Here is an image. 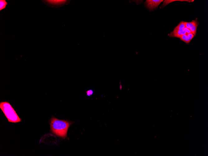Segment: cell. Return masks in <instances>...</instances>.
Here are the masks:
<instances>
[{
  "instance_id": "cell-1",
  "label": "cell",
  "mask_w": 208,
  "mask_h": 156,
  "mask_svg": "<svg viewBox=\"0 0 208 156\" xmlns=\"http://www.w3.org/2000/svg\"><path fill=\"white\" fill-rule=\"evenodd\" d=\"M71 124L68 121L52 118L50 121L51 130L57 136L64 138L66 137L68 129Z\"/></svg>"
},
{
  "instance_id": "cell-2",
  "label": "cell",
  "mask_w": 208,
  "mask_h": 156,
  "mask_svg": "<svg viewBox=\"0 0 208 156\" xmlns=\"http://www.w3.org/2000/svg\"><path fill=\"white\" fill-rule=\"evenodd\" d=\"M0 108L9 122L16 123L21 121V119L14 108L7 102H1L0 103Z\"/></svg>"
},
{
  "instance_id": "cell-3",
  "label": "cell",
  "mask_w": 208,
  "mask_h": 156,
  "mask_svg": "<svg viewBox=\"0 0 208 156\" xmlns=\"http://www.w3.org/2000/svg\"><path fill=\"white\" fill-rule=\"evenodd\" d=\"M185 27L184 21H181L178 25L175 27L173 31L168 34V35L170 37L180 38Z\"/></svg>"
},
{
  "instance_id": "cell-4",
  "label": "cell",
  "mask_w": 208,
  "mask_h": 156,
  "mask_svg": "<svg viewBox=\"0 0 208 156\" xmlns=\"http://www.w3.org/2000/svg\"><path fill=\"white\" fill-rule=\"evenodd\" d=\"M163 0H147L144 2L145 7L150 11L157 8Z\"/></svg>"
},
{
  "instance_id": "cell-5",
  "label": "cell",
  "mask_w": 208,
  "mask_h": 156,
  "mask_svg": "<svg viewBox=\"0 0 208 156\" xmlns=\"http://www.w3.org/2000/svg\"><path fill=\"white\" fill-rule=\"evenodd\" d=\"M184 24L185 27L189 29L191 33L195 35H196L197 28L199 24L197 18L190 22L184 21Z\"/></svg>"
},
{
  "instance_id": "cell-6",
  "label": "cell",
  "mask_w": 208,
  "mask_h": 156,
  "mask_svg": "<svg viewBox=\"0 0 208 156\" xmlns=\"http://www.w3.org/2000/svg\"><path fill=\"white\" fill-rule=\"evenodd\" d=\"M69 0H45L43 1L47 5L53 7H58L68 4Z\"/></svg>"
},
{
  "instance_id": "cell-7",
  "label": "cell",
  "mask_w": 208,
  "mask_h": 156,
  "mask_svg": "<svg viewBox=\"0 0 208 156\" xmlns=\"http://www.w3.org/2000/svg\"><path fill=\"white\" fill-rule=\"evenodd\" d=\"M194 36L195 35L191 33L186 34L182 35L180 39L186 44H189Z\"/></svg>"
},
{
  "instance_id": "cell-8",
  "label": "cell",
  "mask_w": 208,
  "mask_h": 156,
  "mask_svg": "<svg viewBox=\"0 0 208 156\" xmlns=\"http://www.w3.org/2000/svg\"><path fill=\"white\" fill-rule=\"evenodd\" d=\"M175 1H187L188 2H193L194 0H164L163 2L162 5V6L163 7H164L165 6H166V5H168V4L170 3L173 2H174Z\"/></svg>"
},
{
  "instance_id": "cell-9",
  "label": "cell",
  "mask_w": 208,
  "mask_h": 156,
  "mask_svg": "<svg viewBox=\"0 0 208 156\" xmlns=\"http://www.w3.org/2000/svg\"><path fill=\"white\" fill-rule=\"evenodd\" d=\"M7 2L5 0H0V10L5 8L6 6L7 5Z\"/></svg>"
},
{
  "instance_id": "cell-10",
  "label": "cell",
  "mask_w": 208,
  "mask_h": 156,
  "mask_svg": "<svg viewBox=\"0 0 208 156\" xmlns=\"http://www.w3.org/2000/svg\"><path fill=\"white\" fill-rule=\"evenodd\" d=\"M191 33L190 31L187 27H185L184 28L182 34V35L186 34H188ZM181 35V36H182Z\"/></svg>"
},
{
  "instance_id": "cell-11",
  "label": "cell",
  "mask_w": 208,
  "mask_h": 156,
  "mask_svg": "<svg viewBox=\"0 0 208 156\" xmlns=\"http://www.w3.org/2000/svg\"><path fill=\"white\" fill-rule=\"evenodd\" d=\"M93 93V92L92 90H89L87 92V95L89 96L92 95Z\"/></svg>"
}]
</instances>
